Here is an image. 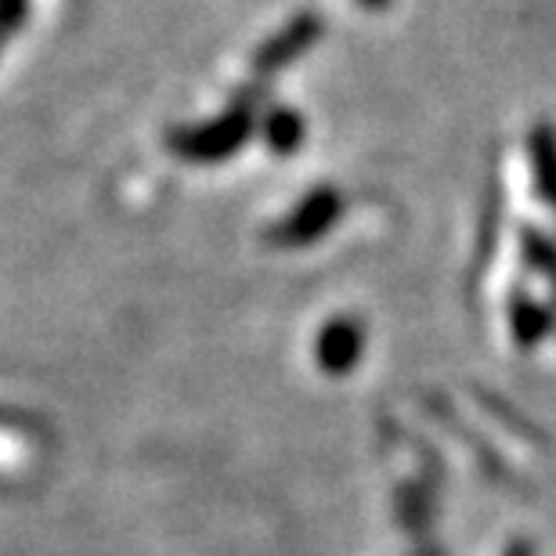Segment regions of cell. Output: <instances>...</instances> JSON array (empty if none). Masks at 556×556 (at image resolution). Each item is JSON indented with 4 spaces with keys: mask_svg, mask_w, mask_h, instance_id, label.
<instances>
[{
    "mask_svg": "<svg viewBox=\"0 0 556 556\" xmlns=\"http://www.w3.org/2000/svg\"><path fill=\"white\" fill-rule=\"evenodd\" d=\"M257 98L261 87L253 84L247 94H239L236 102L225 109V116L210 119V124L199 127H177L166 135V149L174 155H181L188 163H225L236 152L247 149V141L253 138V127H257Z\"/></svg>",
    "mask_w": 556,
    "mask_h": 556,
    "instance_id": "1",
    "label": "cell"
},
{
    "mask_svg": "<svg viewBox=\"0 0 556 556\" xmlns=\"http://www.w3.org/2000/svg\"><path fill=\"white\" fill-rule=\"evenodd\" d=\"M340 214H343V195L337 188H315V192H307L268 231V242L271 247H282V250L311 247V242H318L321 236H329L332 225L340 220Z\"/></svg>",
    "mask_w": 556,
    "mask_h": 556,
    "instance_id": "2",
    "label": "cell"
},
{
    "mask_svg": "<svg viewBox=\"0 0 556 556\" xmlns=\"http://www.w3.org/2000/svg\"><path fill=\"white\" fill-rule=\"evenodd\" d=\"M321 37V22L318 15H296L289 18L282 29L275 33L268 43H261V51L253 54V76H275L278 70H286L289 62H296L311 43Z\"/></svg>",
    "mask_w": 556,
    "mask_h": 556,
    "instance_id": "3",
    "label": "cell"
},
{
    "mask_svg": "<svg viewBox=\"0 0 556 556\" xmlns=\"http://www.w3.org/2000/svg\"><path fill=\"white\" fill-rule=\"evenodd\" d=\"M365 354V329L354 318H332L315 337V362L321 372L348 376Z\"/></svg>",
    "mask_w": 556,
    "mask_h": 556,
    "instance_id": "4",
    "label": "cell"
},
{
    "mask_svg": "<svg viewBox=\"0 0 556 556\" xmlns=\"http://www.w3.org/2000/svg\"><path fill=\"white\" fill-rule=\"evenodd\" d=\"M509 329H514L517 348L531 351L535 343H542L556 329V315L546 304H539V300L520 293L509 300Z\"/></svg>",
    "mask_w": 556,
    "mask_h": 556,
    "instance_id": "5",
    "label": "cell"
},
{
    "mask_svg": "<svg viewBox=\"0 0 556 556\" xmlns=\"http://www.w3.org/2000/svg\"><path fill=\"white\" fill-rule=\"evenodd\" d=\"M528 155L531 170H535V188L546 199V206L556 214V127L539 124L528 135Z\"/></svg>",
    "mask_w": 556,
    "mask_h": 556,
    "instance_id": "6",
    "label": "cell"
},
{
    "mask_svg": "<svg viewBox=\"0 0 556 556\" xmlns=\"http://www.w3.org/2000/svg\"><path fill=\"white\" fill-rule=\"evenodd\" d=\"M261 130H264V144L278 155H293V152H300V144H304V119L286 105L268 109Z\"/></svg>",
    "mask_w": 556,
    "mask_h": 556,
    "instance_id": "7",
    "label": "cell"
},
{
    "mask_svg": "<svg viewBox=\"0 0 556 556\" xmlns=\"http://www.w3.org/2000/svg\"><path fill=\"white\" fill-rule=\"evenodd\" d=\"M520 247H525L528 268H535L542 278H546L549 289H553V296H556V242L546 239L535 228H525V231H520Z\"/></svg>",
    "mask_w": 556,
    "mask_h": 556,
    "instance_id": "8",
    "label": "cell"
},
{
    "mask_svg": "<svg viewBox=\"0 0 556 556\" xmlns=\"http://www.w3.org/2000/svg\"><path fill=\"white\" fill-rule=\"evenodd\" d=\"M26 0H0V37H11L26 22Z\"/></svg>",
    "mask_w": 556,
    "mask_h": 556,
    "instance_id": "9",
    "label": "cell"
},
{
    "mask_svg": "<svg viewBox=\"0 0 556 556\" xmlns=\"http://www.w3.org/2000/svg\"><path fill=\"white\" fill-rule=\"evenodd\" d=\"M506 556H535V553H531L528 542H514V546L506 549Z\"/></svg>",
    "mask_w": 556,
    "mask_h": 556,
    "instance_id": "10",
    "label": "cell"
},
{
    "mask_svg": "<svg viewBox=\"0 0 556 556\" xmlns=\"http://www.w3.org/2000/svg\"><path fill=\"white\" fill-rule=\"evenodd\" d=\"M362 8H369V11H383L387 4H391V0H358Z\"/></svg>",
    "mask_w": 556,
    "mask_h": 556,
    "instance_id": "11",
    "label": "cell"
},
{
    "mask_svg": "<svg viewBox=\"0 0 556 556\" xmlns=\"http://www.w3.org/2000/svg\"><path fill=\"white\" fill-rule=\"evenodd\" d=\"M0 43H4V37H0Z\"/></svg>",
    "mask_w": 556,
    "mask_h": 556,
    "instance_id": "12",
    "label": "cell"
}]
</instances>
